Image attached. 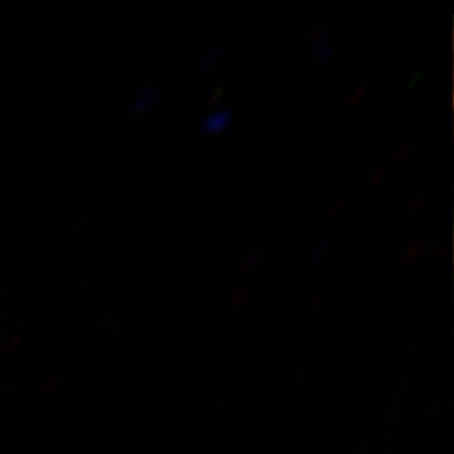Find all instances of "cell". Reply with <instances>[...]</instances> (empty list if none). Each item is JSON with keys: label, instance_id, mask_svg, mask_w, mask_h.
<instances>
[{"label": "cell", "instance_id": "1", "mask_svg": "<svg viewBox=\"0 0 454 454\" xmlns=\"http://www.w3.org/2000/svg\"><path fill=\"white\" fill-rule=\"evenodd\" d=\"M227 121L228 111L218 112V114L206 118L205 129H209V131H218V129H223V125L227 124Z\"/></svg>", "mask_w": 454, "mask_h": 454}]
</instances>
